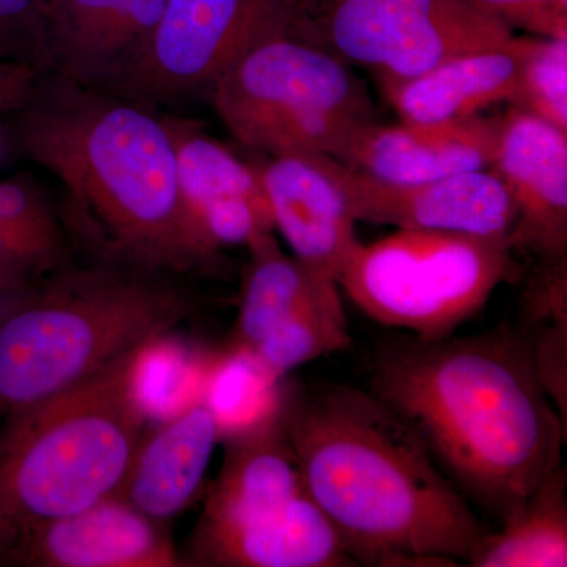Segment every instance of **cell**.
Listing matches in <instances>:
<instances>
[{"instance_id": "cell-31", "label": "cell", "mask_w": 567, "mask_h": 567, "mask_svg": "<svg viewBox=\"0 0 567 567\" xmlns=\"http://www.w3.org/2000/svg\"><path fill=\"white\" fill-rule=\"evenodd\" d=\"M0 152H2V141H0Z\"/></svg>"}, {"instance_id": "cell-12", "label": "cell", "mask_w": 567, "mask_h": 567, "mask_svg": "<svg viewBox=\"0 0 567 567\" xmlns=\"http://www.w3.org/2000/svg\"><path fill=\"white\" fill-rule=\"evenodd\" d=\"M516 210L507 244L543 267L566 264L567 132L513 107L499 118L494 163Z\"/></svg>"}, {"instance_id": "cell-26", "label": "cell", "mask_w": 567, "mask_h": 567, "mask_svg": "<svg viewBox=\"0 0 567 567\" xmlns=\"http://www.w3.org/2000/svg\"><path fill=\"white\" fill-rule=\"evenodd\" d=\"M47 0H0V61L50 70Z\"/></svg>"}, {"instance_id": "cell-4", "label": "cell", "mask_w": 567, "mask_h": 567, "mask_svg": "<svg viewBox=\"0 0 567 567\" xmlns=\"http://www.w3.org/2000/svg\"><path fill=\"white\" fill-rule=\"evenodd\" d=\"M200 308L185 275L89 259L0 303V420L148 349Z\"/></svg>"}, {"instance_id": "cell-32", "label": "cell", "mask_w": 567, "mask_h": 567, "mask_svg": "<svg viewBox=\"0 0 567 567\" xmlns=\"http://www.w3.org/2000/svg\"><path fill=\"white\" fill-rule=\"evenodd\" d=\"M306 2H309V0H306Z\"/></svg>"}, {"instance_id": "cell-19", "label": "cell", "mask_w": 567, "mask_h": 567, "mask_svg": "<svg viewBox=\"0 0 567 567\" xmlns=\"http://www.w3.org/2000/svg\"><path fill=\"white\" fill-rule=\"evenodd\" d=\"M533 40L513 35L498 47L447 59L420 76L380 85L402 121L472 117L491 104L513 102Z\"/></svg>"}, {"instance_id": "cell-29", "label": "cell", "mask_w": 567, "mask_h": 567, "mask_svg": "<svg viewBox=\"0 0 567 567\" xmlns=\"http://www.w3.org/2000/svg\"><path fill=\"white\" fill-rule=\"evenodd\" d=\"M0 268H2V270L11 271V274L21 276L22 279H25L24 276L18 274V271L14 270V268L11 267L9 262H7L6 257H3L2 249H0ZM25 281H29V279H25Z\"/></svg>"}, {"instance_id": "cell-30", "label": "cell", "mask_w": 567, "mask_h": 567, "mask_svg": "<svg viewBox=\"0 0 567 567\" xmlns=\"http://www.w3.org/2000/svg\"><path fill=\"white\" fill-rule=\"evenodd\" d=\"M559 9L567 11V0H557Z\"/></svg>"}, {"instance_id": "cell-22", "label": "cell", "mask_w": 567, "mask_h": 567, "mask_svg": "<svg viewBox=\"0 0 567 567\" xmlns=\"http://www.w3.org/2000/svg\"><path fill=\"white\" fill-rule=\"evenodd\" d=\"M0 249L29 281L74 262L58 203L32 173L0 182Z\"/></svg>"}, {"instance_id": "cell-7", "label": "cell", "mask_w": 567, "mask_h": 567, "mask_svg": "<svg viewBox=\"0 0 567 567\" xmlns=\"http://www.w3.org/2000/svg\"><path fill=\"white\" fill-rule=\"evenodd\" d=\"M518 276L506 238L398 229L358 245L338 284L375 322L420 339H442L480 315L495 289Z\"/></svg>"}, {"instance_id": "cell-2", "label": "cell", "mask_w": 567, "mask_h": 567, "mask_svg": "<svg viewBox=\"0 0 567 567\" xmlns=\"http://www.w3.org/2000/svg\"><path fill=\"white\" fill-rule=\"evenodd\" d=\"M281 412L306 491L358 566H470L491 529L390 406L323 382L282 393Z\"/></svg>"}, {"instance_id": "cell-13", "label": "cell", "mask_w": 567, "mask_h": 567, "mask_svg": "<svg viewBox=\"0 0 567 567\" xmlns=\"http://www.w3.org/2000/svg\"><path fill=\"white\" fill-rule=\"evenodd\" d=\"M308 494L281 412L270 410L227 435L218 476L188 540L262 527Z\"/></svg>"}, {"instance_id": "cell-16", "label": "cell", "mask_w": 567, "mask_h": 567, "mask_svg": "<svg viewBox=\"0 0 567 567\" xmlns=\"http://www.w3.org/2000/svg\"><path fill=\"white\" fill-rule=\"evenodd\" d=\"M499 118L472 115L442 122H377L350 137L338 162L380 181L415 183L488 169Z\"/></svg>"}, {"instance_id": "cell-8", "label": "cell", "mask_w": 567, "mask_h": 567, "mask_svg": "<svg viewBox=\"0 0 567 567\" xmlns=\"http://www.w3.org/2000/svg\"><path fill=\"white\" fill-rule=\"evenodd\" d=\"M306 0H166L140 54L103 91L144 106L210 95L264 41L300 33Z\"/></svg>"}, {"instance_id": "cell-28", "label": "cell", "mask_w": 567, "mask_h": 567, "mask_svg": "<svg viewBox=\"0 0 567 567\" xmlns=\"http://www.w3.org/2000/svg\"><path fill=\"white\" fill-rule=\"evenodd\" d=\"M29 282L31 281H25V279H22L21 276L11 274V271L2 270V268H0V303L6 301L10 295H13L17 292V290L22 289V287Z\"/></svg>"}, {"instance_id": "cell-11", "label": "cell", "mask_w": 567, "mask_h": 567, "mask_svg": "<svg viewBox=\"0 0 567 567\" xmlns=\"http://www.w3.org/2000/svg\"><path fill=\"white\" fill-rule=\"evenodd\" d=\"M354 221L398 229L443 230L509 238L516 210L491 169L415 183L380 181L323 155Z\"/></svg>"}, {"instance_id": "cell-14", "label": "cell", "mask_w": 567, "mask_h": 567, "mask_svg": "<svg viewBox=\"0 0 567 567\" xmlns=\"http://www.w3.org/2000/svg\"><path fill=\"white\" fill-rule=\"evenodd\" d=\"M20 567H185L166 525L112 495L21 536L0 558Z\"/></svg>"}, {"instance_id": "cell-9", "label": "cell", "mask_w": 567, "mask_h": 567, "mask_svg": "<svg viewBox=\"0 0 567 567\" xmlns=\"http://www.w3.org/2000/svg\"><path fill=\"white\" fill-rule=\"evenodd\" d=\"M513 35L466 0H309L301 32L342 61L374 70L379 81L420 76Z\"/></svg>"}, {"instance_id": "cell-15", "label": "cell", "mask_w": 567, "mask_h": 567, "mask_svg": "<svg viewBox=\"0 0 567 567\" xmlns=\"http://www.w3.org/2000/svg\"><path fill=\"white\" fill-rule=\"evenodd\" d=\"M259 169L275 229L309 270L339 282L360 245L344 193L323 155L275 156Z\"/></svg>"}, {"instance_id": "cell-27", "label": "cell", "mask_w": 567, "mask_h": 567, "mask_svg": "<svg viewBox=\"0 0 567 567\" xmlns=\"http://www.w3.org/2000/svg\"><path fill=\"white\" fill-rule=\"evenodd\" d=\"M483 13L505 22L507 28L524 29L537 37L567 39V11L557 0H466Z\"/></svg>"}, {"instance_id": "cell-20", "label": "cell", "mask_w": 567, "mask_h": 567, "mask_svg": "<svg viewBox=\"0 0 567 567\" xmlns=\"http://www.w3.org/2000/svg\"><path fill=\"white\" fill-rule=\"evenodd\" d=\"M185 567H353L344 544L311 495L264 527L186 544Z\"/></svg>"}, {"instance_id": "cell-10", "label": "cell", "mask_w": 567, "mask_h": 567, "mask_svg": "<svg viewBox=\"0 0 567 567\" xmlns=\"http://www.w3.org/2000/svg\"><path fill=\"white\" fill-rule=\"evenodd\" d=\"M173 136L186 234L204 271L224 249L248 246L275 224L259 169L241 162L196 123L164 115Z\"/></svg>"}, {"instance_id": "cell-21", "label": "cell", "mask_w": 567, "mask_h": 567, "mask_svg": "<svg viewBox=\"0 0 567 567\" xmlns=\"http://www.w3.org/2000/svg\"><path fill=\"white\" fill-rule=\"evenodd\" d=\"M246 248L251 257L246 265L238 315L230 333L233 354L251 353L265 336L301 305L328 287L339 286L284 254L274 233L259 235Z\"/></svg>"}, {"instance_id": "cell-3", "label": "cell", "mask_w": 567, "mask_h": 567, "mask_svg": "<svg viewBox=\"0 0 567 567\" xmlns=\"http://www.w3.org/2000/svg\"><path fill=\"white\" fill-rule=\"evenodd\" d=\"M9 133L58 181L62 221L89 259L205 274L183 221L173 136L155 107L43 71Z\"/></svg>"}, {"instance_id": "cell-18", "label": "cell", "mask_w": 567, "mask_h": 567, "mask_svg": "<svg viewBox=\"0 0 567 567\" xmlns=\"http://www.w3.org/2000/svg\"><path fill=\"white\" fill-rule=\"evenodd\" d=\"M221 423L210 399H199L145 431L117 496L166 525L185 513L204 487Z\"/></svg>"}, {"instance_id": "cell-24", "label": "cell", "mask_w": 567, "mask_h": 567, "mask_svg": "<svg viewBox=\"0 0 567 567\" xmlns=\"http://www.w3.org/2000/svg\"><path fill=\"white\" fill-rule=\"evenodd\" d=\"M352 338L339 286L328 287L274 328L249 358L271 377L286 375L309 361L350 349Z\"/></svg>"}, {"instance_id": "cell-1", "label": "cell", "mask_w": 567, "mask_h": 567, "mask_svg": "<svg viewBox=\"0 0 567 567\" xmlns=\"http://www.w3.org/2000/svg\"><path fill=\"white\" fill-rule=\"evenodd\" d=\"M368 391L413 429L466 502L499 525L563 464L566 423L518 327L386 339Z\"/></svg>"}, {"instance_id": "cell-5", "label": "cell", "mask_w": 567, "mask_h": 567, "mask_svg": "<svg viewBox=\"0 0 567 567\" xmlns=\"http://www.w3.org/2000/svg\"><path fill=\"white\" fill-rule=\"evenodd\" d=\"M145 352L0 420V558L31 529L117 494L147 425Z\"/></svg>"}, {"instance_id": "cell-6", "label": "cell", "mask_w": 567, "mask_h": 567, "mask_svg": "<svg viewBox=\"0 0 567 567\" xmlns=\"http://www.w3.org/2000/svg\"><path fill=\"white\" fill-rule=\"evenodd\" d=\"M210 96L227 130L271 158H338L361 126L375 122L368 89L346 61L297 33L246 52Z\"/></svg>"}, {"instance_id": "cell-17", "label": "cell", "mask_w": 567, "mask_h": 567, "mask_svg": "<svg viewBox=\"0 0 567 567\" xmlns=\"http://www.w3.org/2000/svg\"><path fill=\"white\" fill-rule=\"evenodd\" d=\"M50 70L106 89L140 54L166 0H47Z\"/></svg>"}, {"instance_id": "cell-25", "label": "cell", "mask_w": 567, "mask_h": 567, "mask_svg": "<svg viewBox=\"0 0 567 567\" xmlns=\"http://www.w3.org/2000/svg\"><path fill=\"white\" fill-rule=\"evenodd\" d=\"M511 103L567 132V39L535 37Z\"/></svg>"}, {"instance_id": "cell-23", "label": "cell", "mask_w": 567, "mask_h": 567, "mask_svg": "<svg viewBox=\"0 0 567 567\" xmlns=\"http://www.w3.org/2000/svg\"><path fill=\"white\" fill-rule=\"evenodd\" d=\"M566 492L567 470L561 464L517 514L484 537L470 566L566 567Z\"/></svg>"}]
</instances>
